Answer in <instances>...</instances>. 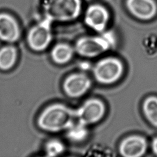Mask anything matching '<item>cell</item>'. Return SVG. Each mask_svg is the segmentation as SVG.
Wrapping results in <instances>:
<instances>
[{
	"mask_svg": "<svg viewBox=\"0 0 157 157\" xmlns=\"http://www.w3.org/2000/svg\"><path fill=\"white\" fill-rule=\"evenodd\" d=\"M76 120L75 110L60 103L48 105L39 115V127L47 132H56L68 129Z\"/></svg>",
	"mask_w": 157,
	"mask_h": 157,
	"instance_id": "1",
	"label": "cell"
},
{
	"mask_svg": "<svg viewBox=\"0 0 157 157\" xmlns=\"http://www.w3.org/2000/svg\"><path fill=\"white\" fill-rule=\"evenodd\" d=\"M44 10L51 22L69 21L77 18L81 11L80 0H44Z\"/></svg>",
	"mask_w": 157,
	"mask_h": 157,
	"instance_id": "2",
	"label": "cell"
},
{
	"mask_svg": "<svg viewBox=\"0 0 157 157\" xmlns=\"http://www.w3.org/2000/svg\"><path fill=\"white\" fill-rule=\"evenodd\" d=\"M123 64L117 58L107 57L99 61L93 68V75L102 84H112L122 75Z\"/></svg>",
	"mask_w": 157,
	"mask_h": 157,
	"instance_id": "3",
	"label": "cell"
},
{
	"mask_svg": "<svg viewBox=\"0 0 157 157\" xmlns=\"http://www.w3.org/2000/svg\"><path fill=\"white\" fill-rule=\"evenodd\" d=\"M110 35L86 36L77 40L75 46V52L84 57L97 56L107 51L111 47Z\"/></svg>",
	"mask_w": 157,
	"mask_h": 157,
	"instance_id": "4",
	"label": "cell"
},
{
	"mask_svg": "<svg viewBox=\"0 0 157 157\" xmlns=\"http://www.w3.org/2000/svg\"><path fill=\"white\" fill-rule=\"evenodd\" d=\"M105 112V107L102 101L96 98L90 99L75 110L76 120L87 126L100 121Z\"/></svg>",
	"mask_w": 157,
	"mask_h": 157,
	"instance_id": "5",
	"label": "cell"
},
{
	"mask_svg": "<svg viewBox=\"0 0 157 157\" xmlns=\"http://www.w3.org/2000/svg\"><path fill=\"white\" fill-rule=\"evenodd\" d=\"M51 21L45 18L33 26L27 35L29 47L34 51L41 52L46 49L52 41Z\"/></svg>",
	"mask_w": 157,
	"mask_h": 157,
	"instance_id": "6",
	"label": "cell"
},
{
	"mask_svg": "<svg viewBox=\"0 0 157 157\" xmlns=\"http://www.w3.org/2000/svg\"><path fill=\"white\" fill-rule=\"evenodd\" d=\"M91 81L83 73H74L64 81L63 89L65 93L71 98H78L85 94L90 88Z\"/></svg>",
	"mask_w": 157,
	"mask_h": 157,
	"instance_id": "7",
	"label": "cell"
},
{
	"mask_svg": "<svg viewBox=\"0 0 157 157\" xmlns=\"http://www.w3.org/2000/svg\"><path fill=\"white\" fill-rule=\"evenodd\" d=\"M21 35L17 20L9 13H0V40L9 44L17 42Z\"/></svg>",
	"mask_w": 157,
	"mask_h": 157,
	"instance_id": "8",
	"label": "cell"
},
{
	"mask_svg": "<svg viewBox=\"0 0 157 157\" xmlns=\"http://www.w3.org/2000/svg\"><path fill=\"white\" fill-rule=\"evenodd\" d=\"M109 20V13L102 6L93 4L88 7L85 15V22L90 28L97 32H102Z\"/></svg>",
	"mask_w": 157,
	"mask_h": 157,
	"instance_id": "9",
	"label": "cell"
},
{
	"mask_svg": "<svg viewBox=\"0 0 157 157\" xmlns=\"http://www.w3.org/2000/svg\"><path fill=\"white\" fill-rule=\"evenodd\" d=\"M147 148L146 139L140 136L133 135L124 139L120 144L119 151L124 157L143 156Z\"/></svg>",
	"mask_w": 157,
	"mask_h": 157,
	"instance_id": "10",
	"label": "cell"
},
{
	"mask_svg": "<svg viewBox=\"0 0 157 157\" xmlns=\"http://www.w3.org/2000/svg\"><path fill=\"white\" fill-rule=\"evenodd\" d=\"M126 6L134 17L141 20L151 19L157 12V6L153 0H126Z\"/></svg>",
	"mask_w": 157,
	"mask_h": 157,
	"instance_id": "11",
	"label": "cell"
},
{
	"mask_svg": "<svg viewBox=\"0 0 157 157\" xmlns=\"http://www.w3.org/2000/svg\"><path fill=\"white\" fill-rule=\"evenodd\" d=\"M18 58V52L15 47L9 45L0 48V69L8 71L16 64Z\"/></svg>",
	"mask_w": 157,
	"mask_h": 157,
	"instance_id": "12",
	"label": "cell"
},
{
	"mask_svg": "<svg viewBox=\"0 0 157 157\" xmlns=\"http://www.w3.org/2000/svg\"><path fill=\"white\" fill-rule=\"evenodd\" d=\"M74 48L67 44H58L53 47L51 52L52 60L56 64H63L69 62L73 56Z\"/></svg>",
	"mask_w": 157,
	"mask_h": 157,
	"instance_id": "13",
	"label": "cell"
},
{
	"mask_svg": "<svg viewBox=\"0 0 157 157\" xmlns=\"http://www.w3.org/2000/svg\"><path fill=\"white\" fill-rule=\"evenodd\" d=\"M144 114L148 122L157 127V97L151 96L147 98L142 105Z\"/></svg>",
	"mask_w": 157,
	"mask_h": 157,
	"instance_id": "14",
	"label": "cell"
},
{
	"mask_svg": "<svg viewBox=\"0 0 157 157\" xmlns=\"http://www.w3.org/2000/svg\"><path fill=\"white\" fill-rule=\"evenodd\" d=\"M67 131V137L75 142H80L84 140L88 134L86 126L77 122L71 126Z\"/></svg>",
	"mask_w": 157,
	"mask_h": 157,
	"instance_id": "15",
	"label": "cell"
},
{
	"mask_svg": "<svg viewBox=\"0 0 157 157\" xmlns=\"http://www.w3.org/2000/svg\"><path fill=\"white\" fill-rule=\"evenodd\" d=\"M45 153L47 156H56L64 151V146L63 144L56 139H52L47 142L45 147Z\"/></svg>",
	"mask_w": 157,
	"mask_h": 157,
	"instance_id": "16",
	"label": "cell"
},
{
	"mask_svg": "<svg viewBox=\"0 0 157 157\" xmlns=\"http://www.w3.org/2000/svg\"><path fill=\"white\" fill-rule=\"evenodd\" d=\"M151 148L153 153L157 155V137H156L151 142Z\"/></svg>",
	"mask_w": 157,
	"mask_h": 157,
	"instance_id": "17",
	"label": "cell"
}]
</instances>
